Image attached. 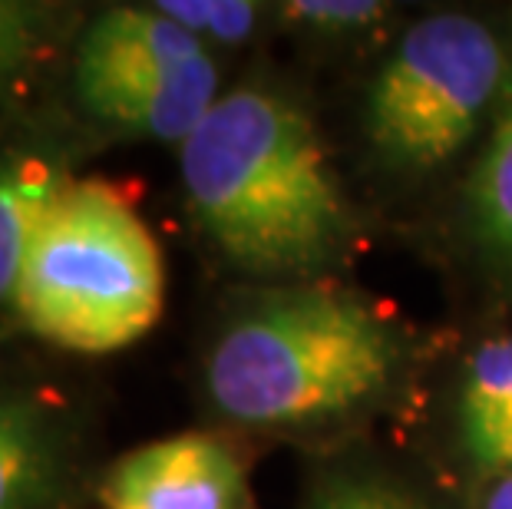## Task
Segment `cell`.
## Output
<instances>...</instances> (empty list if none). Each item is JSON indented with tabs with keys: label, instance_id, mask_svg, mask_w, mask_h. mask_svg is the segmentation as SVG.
Listing matches in <instances>:
<instances>
[{
	"label": "cell",
	"instance_id": "cell-1",
	"mask_svg": "<svg viewBox=\"0 0 512 509\" xmlns=\"http://www.w3.org/2000/svg\"><path fill=\"white\" fill-rule=\"evenodd\" d=\"M185 202L245 272L308 275L344 255L354 212L311 116L268 86L219 96L179 143Z\"/></svg>",
	"mask_w": 512,
	"mask_h": 509
},
{
	"label": "cell",
	"instance_id": "cell-2",
	"mask_svg": "<svg viewBox=\"0 0 512 509\" xmlns=\"http://www.w3.org/2000/svg\"><path fill=\"white\" fill-rule=\"evenodd\" d=\"M394 367L397 338L364 301L294 288L225 324L205 361V391L238 424L298 427L374 400Z\"/></svg>",
	"mask_w": 512,
	"mask_h": 509
},
{
	"label": "cell",
	"instance_id": "cell-3",
	"mask_svg": "<svg viewBox=\"0 0 512 509\" xmlns=\"http://www.w3.org/2000/svg\"><path fill=\"white\" fill-rule=\"evenodd\" d=\"M166 268L143 215L103 179H67L30 238L20 324L57 348L110 354L156 328Z\"/></svg>",
	"mask_w": 512,
	"mask_h": 509
},
{
	"label": "cell",
	"instance_id": "cell-4",
	"mask_svg": "<svg viewBox=\"0 0 512 509\" xmlns=\"http://www.w3.org/2000/svg\"><path fill=\"white\" fill-rule=\"evenodd\" d=\"M503 70V47L483 20H417L367 90L370 146L403 169L443 166L476 136L503 86Z\"/></svg>",
	"mask_w": 512,
	"mask_h": 509
},
{
	"label": "cell",
	"instance_id": "cell-5",
	"mask_svg": "<svg viewBox=\"0 0 512 509\" xmlns=\"http://www.w3.org/2000/svg\"><path fill=\"white\" fill-rule=\"evenodd\" d=\"M103 500L110 509H255L242 457L209 433H176L119 457Z\"/></svg>",
	"mask_w": 512,
	"mask_h": 509
},
{
	"label": "cell",
	"instance_id": "cell-6",
	"mask_svg": "<svg viewBox=\"0 0 512 509\" xmlns=\"http://www.w3.org/2000/svg\"><path fill=\"white\" fill-rule=\"evenodd\" d=\"M83 110L100 123L133 136L182 143L219 100V70L205 57L182 70L133 80H103L76 86Z\"/></svg>",
	"mask_w": 512,
	"mask_h": 509
},
{
	"label": "cell",
	"instance_id": "cell-7",
	"mask_svg": "<svg viewBox=\"0 0 512 509\" xmlns=\"http://www.w3.org/2000/svg\"><path fill=\"white\" fill-rule=\"evenodd\" d=\"M212 57L209 47L156 7H110L83 30L73 83L133 80Z\"/></svg>",
	"mask_w": 512,
	"mask_h": 509
},
{
	"label": "cell",
	"instance_id": "cell-8",
	"mask_svg": "<svg viewBox=\"0 0 512 509\" xmlns=\"http://www.w3.org/2000/svg\"><path fill=\"white\" fill-rule=\"evenodd\" d=\"M67 470V433L34 391L0 381V509H50Z\"/></svg>",
	"mask_w": 512,
	"mask_h": 509
},
{
	"label": "cell",
	"instance_id": "cell-9",
	"mask_svg": "<svg viewBox=\"0 0 512 509\" xmlns=\"http://www.w3.org/2000/svg\"><path fill=\"white\" fill-rule=\"evenodd\" d=\"M463 447L479 470L512 473V338L479 344L460 394Z\"/></svg>",
	"mask_w": 512,
	"mask_h": 509
},
{
	"label": "cell",
	"instance_id": "cell-10",
	"mask_svg": "<svg viewBox=\"0 0 512 509\" xmlns=\"http://www.w3.org/2000/svg\"><path fill=\"white\" fill-rule=\"evenodd\" d=\"M63 186L67 176L50 159L27 149H0V311L14 308L30 238Z\"/></svg>",
	"mask_w": 512,
	"mask_h": 509
},
{
	"label": "cell",
	"instance_id": "cell-11",
	"mask_svg": "<svg viewBox=\"0 0 512 509\" xmlns=\"http://www.w3.org/2000/svg\"><path fill=\"white\" fill-rule=\"evenodd\" d=\"M470 215L479 242L512 262V86L473 166Z\"/></svg>",
	"mask_w": 512,
	"mask_h": 509
},
{
	"label": "cell",
	"instance_id": "cell-12",
	"mask_svg": "<svg viewBox=\"0 0 512 509\" xmlns=\"http://www.w3.org/2000/svg\"><path fill=\"white\" fill-rule=\"evenodd\" d=\"M308 509H430L407 483L377 470H337L314 486Z\"/></svg>",
	"mask_w": 512,
	"mask_h": 509
},
{
	"label": "cell",
	"instance_id": "cell-13",
	"mask_svg": "<svg viewBox=\"0 0 512 509\" xmlns=\"http://www.w3.org/2000/svg\"><path fill=\"white\" fill-rule=\"evenodd\" d=\"M50 34V10L24 0H0V100L34 67Z\"/></svg>",
	"mask_w": 512,
	"mask_h": 509
},
{
	"label": "cell",
	"instance_id": "cell-14",
	"mask_svg": "<svg viewBox=\"0 0 512 509\" xmlns=\"http://www.w3.org/2000/svg\"><path fill=\"white\" fill-rule=\"evenodd\" d=\"M159 14L176 20L182 30L202 43H245L258 27V4L245 0H159Z\"/></svg>",
	"mask_w": 512,
	"mask_h": 509
},
{
	"label": "cell",
	"instance_id": "cell-15",
	"mask_svg": "<svg viewBox=\"0 0 512 509\" xmlns=\"http://www.w3.org/2000/svg\"><path fill=\"white\" fill-rule=\"evenodd\" d=\"M281 10L294 24L318 30H361L384 17V7L364 4V0H298V4H285Z\"/></svg>",
	"mask_w": 512,
	"mask_h": 509
},
{
	"label": "cell",
	"instance_id": "cell-16",
	"mask_svg": "<svg viewBox=\"0 0 512 509\" xmlns=\"http://www.w3.org/2000/svg\"><path fill=\"white\" fill-rule=\"evenodd\" d=\"M483 509H512V473L496 476L483 500Z\"/></svg>",
	"mask_w": 512,
	"mask_h": 509
}]
</instances>
